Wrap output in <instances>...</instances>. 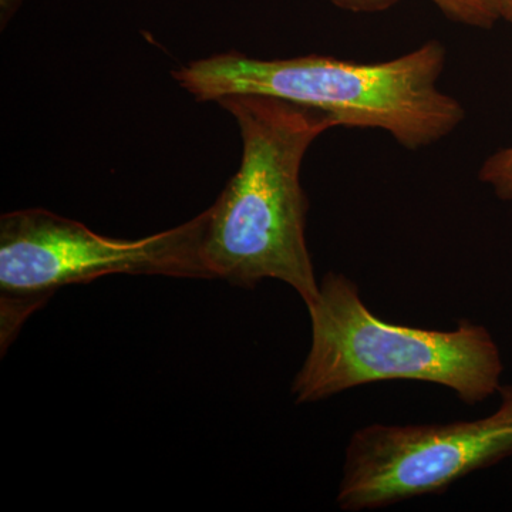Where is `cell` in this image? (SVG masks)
<instances>
[{
  "mask_svg": "<svg viewBox=\"0 0 512 512\" xmlns=\"http://www.w3.org/2000/svg\"><path fill=\"white\" fill-rule=\"evenodd\" d=\"M208 210L167 231L111 238L82 222L26 208L0 217V348L57 291L109 275L214 279L204 259Z\"/></svg>",
  "mask_w": 512,
  "mask_h": 512,
  "instance_id": "277c9868",
  "label": "cell"
},
{
  "mask_svg": "<svg viewBox=\"0 0 512 512\" xmlns=\"http://www.w3.org/2000/svg\"><path fill=\"white\" fill-rule=\"evenodd\" d=\"M478 178L493 188L497 198L512 204V147L491 154L481 165Z\"/></svg>",
  "mask_w": 512,
  "mask_h": 512,
  "instance_id": "52a82bcc",
  "label": "cell"
},
{
  "mask_svg": "<svg viewBox=\"0 0 512 512\" xmlns=\"http://www.w3.org/2000/svg\"><path fill=\"white\" fill-rule=\"evenodd\" d=\"M490 416L450 424H372L353 434L340 480V510H377L439 494L512 456V384Z\"/></svg>",
  "mask_w": 512,
  "mask_h": 512,
  "instance_id": "5b68a950",
  "label": "cell"
},
{
  "mask_svg": "<svg viewBox=\"0 0 512 512\" xmlns=\"http://www.w3.org/2000/svg\"><path fill=\"white\" fill-rule=\"evenodd\" d=\"M500 16L512 26V0H500Z\"/></svg>",
  "mask_w": 512,
  "mask_h": 512,
  "instance_id": "9c48e42d",
  "label": "cell"
},
{
  "mask_svg": "<svg viewBox=\"0 0 512 512\" xmlns=\"http://www.w3.org/2000/svg\"><path fill=\"white\" fill-rule=\"evenodd\" d=\"M22 0H0V8H2V28L8 25L9 20L18 12Z\"/></svg>",
  "mask_w": 512,
  "mask_h": 512,
  "instance_id": "ba28073f",
  "label": "cell"
},
{
  "mask_svg": "<svg viewBox=\"0 0 512 512\" xmlns=\"http://www.w3.org/2000/svg\"><path fill=\"white\" fill-rule=\"evenodd\" d=\"M308 311L312 345L292 384L298 404L392 380L439 384L468 406L500 392V348L470 320L446 332L384 322L366 308L355 282L336 272L323 276Z\"/></svg>",
  "mask_w": 512,
  "mask_h": 512,
  "instance_id": "3957f363",
  "label": "cell"
},
{
  "mask_svg": "<svg viewBox=\"0 0 512 512\" xmlns=\"http://www.w3.org/2000/svg\"><path fill=\"white\" fill-rule=\"evenodd\" d=\"M447 50L430 40L387 62L308 55L258 59L237 50L174 70L178 86L201 103L258 94L332 114L340 127L376 128L407 150L430 147L466 120V109L441 92Z\"/></svg>",
  "mask_w": 512,
  "mask_h": 512,
  "instance_id": "7a4b0ae2",
  "label": "cell"
},
{
  "mask_svg": "<svg viewBox=\"0 0 512 512\" xmlns=\"http://www.w3.org/2000/svg\"><path fill=\"white\" fill-rule=\"evenodd\" d=\"M217 104L237 121L242 156L237 174L207 208L205 264L214 279L238 288L284 282L308 308L319 282L306 242L301 168L316 138L340 123L325 111L258 94H232Z\"/></svg>",
  "mask_w": 512,
  "mask_h": 512,
  "instance_id": "6da1fadb",
  "label": "cell"
},
{
  "mask_svg": "<svg viewBox=\"0 0 512 512\" xmlns=\"http://www.w3.org/2000/svg\"><path fill=\"white\" fill-rule=\"evenodd\" d=\"M335 8L357 15L387 12L402 0H328ZM441 15L458 25L491 29L501 20L500 0H429Z\"/></svg>",
  "mask_w": 512,
  "mask_h": 512,
  "instance_id": "8992f818",
  "label": "cell"
}]
</instances>
